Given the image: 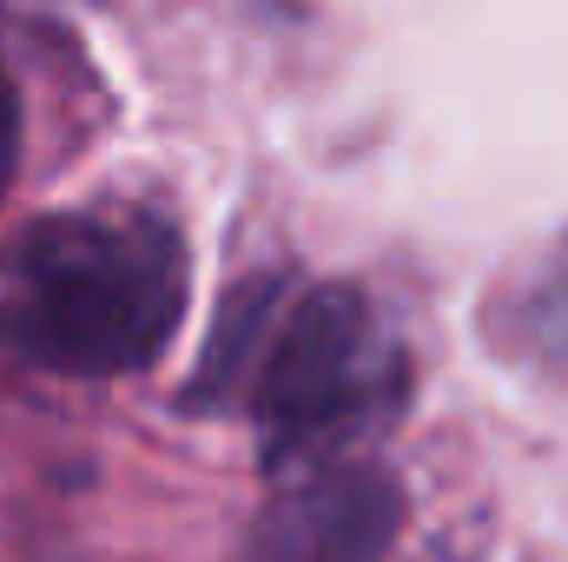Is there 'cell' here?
Listing matches in <instances>:
<instances>
[{"label": "cell", "mask_w": 568, "mask_h": 562, "mask_svg": "<svg viewBox=\"0 0 568 562\" xmlns=\"http://www.w3.org/2000/svg\"><path fill=\"white\" fill-rule=\"evenodd\" d=\"M219 398L252 411L272 463H344L351 443L404 418L410 351L357 284L252 279L232 291L192 378V404Z\"/></svg>", "instance_id": "6da1fadb"}, {"label": "cell", "mask_w": 568, "mask_h": 562, "mask_svg": "<svg viewBox=\"0 0 568 562\" xmlns=\"http://www.w3.org/2000/svg\"><path fill=\"white\" fill-rule=\"evenodd\" d=\"M185 239L152 205H80L0 245V351L53 378L145 371L185 318Z\"/></svg>", "instance_id": "7a4b0ae2"}, {"label": "cell", "mask_w": 568, "mask_h": 562, "mask_svg": "<svg viewBox=\"0 0 568 562\" xmlns=\"http://www.w3.org/2000/svg\"><path fill=\"white\" fill-rule=\"evenodd\" d=\"M404 530V490L377 463H311L284 476L258 510L239 562H390Z\"/></svg>", "instance_id": "3957f363"}, {"label": "cell", "mask_w": 568, "mask_h": 562, "mask_svg": "<svg viewBox=\"0 0 568 562\" xmlns=\"http://www.w3.org/2000/svg\"><path fill=\"white\" fill-rule=\"evenodd\" d=\"M489 338L536 371H568V239H556L489 304Z\"/></svg>", "instance_id": "277c9868"}, {"label": "cell", "mask_w": 568, "mask_h": 562, "mask_svg": "<svg viewBox=\"0 0 568 562\" xmlns=\"http://www.w3.org/2000/svg\"><path fill=\"white\" fill-rule=\"evenodd\" d=\"M13 165H20V100H13V80H7V67H0V192H7Z\"/></svg>", "instance_id": "5b68a950"}]
</instances>
